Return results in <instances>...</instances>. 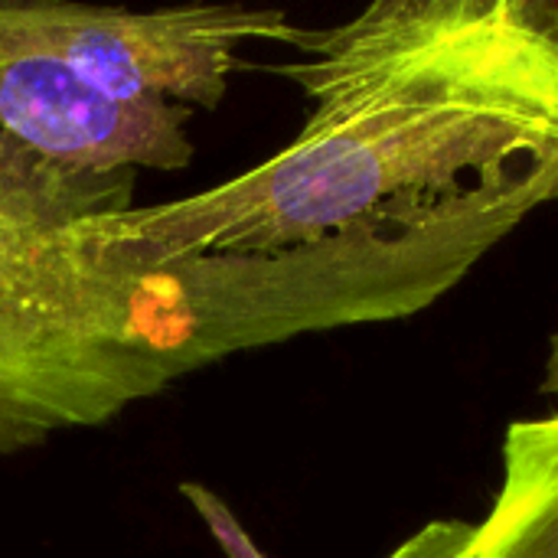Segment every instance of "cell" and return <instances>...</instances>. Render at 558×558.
<instances>
[{
  "instance_id": "4",
  "label": "cell",
  "mask_w": 558,
  "mask_h": 558,
  "mask_svg": "<svg viewBox=\"0 0 558 558\" xmlns=\"http://www.w3.org/2000/svg\"><path fill=\"white\" fill-rule=\"evenodd\" d=\"M193 108L167 98H121L65 62H0V141L75 177L183 170L193 160Z\"/></svg>"
},
{
  "instance_id": "6",
  "label": "cell",
  "mask_w": 558,
  "mask_h": 558,
  "mask_svg": "<svg viewBox=\"0 0 558 558\" xmlns=\"http://www.w3.org/2000/svg\"><path fill=\"white\" fill-rule=\"evenodd\" d=\"M196 513L206 520L209 533H213L216 543L222 546L226 558H265L255 549V543L245 536V530L239 526V520L232 517V510H229L219 497H213V494L199 497V500H196Z\"/></svg>"
},
{
  "instance_id": "1",
  "label": "cell",
  "mask_w": 558,
  "mask_h": 558,
  "mask_svg": "<svg viewBox=\"0 0 558 558\" xmlns=\"http://www.w3.org/2000/svg\"><path fill=\"white\" fill-rule=\"evenodd\" d=\"M271 72L311 114L258 167L160 206L82 219L121 262L268 255L441 219L487 186L558 170L556 0H376L294 29Z\"/></svg>"
},
{
  "instance_id": "5",
  "label": "cell",
  "mask_w": 558,
  "mask_h": 558,
  "mask_svg": "<svg viewBox=\"0 0 558 558\" xmlns=\"http://www.w3.org/2000/svg\"><path fill=\"white\" fill-rule=\"evenodd\" d=\"M504 477L484 520H438L389 558H558V415L504 435Z\"/></svg>"
},
{
  "instance_id": "7",
  "label": "cell",
  "mask_w": 558,
  "mask_h": 558,
  "mask_svg": "<svg viewBox=\"0 0 558 558\" xmlns=\"http://www.w3.org/2000/svg\"><path fill=\"white\" fill-rule=\"evenodd\" d=\"M546 396H558V333L549 343V360H546V376H543V386H539Z\"/></svg>"
},
{
  "instance_id": "2",
  "label": "cell",
  "mask_w": 558,
  "mask_h": 558,
  "mask_svg": "<svg viewBox=\"0 0 558 558\" xmlns=\"http://www.w3.org/2000/svg\"><path fill=\"white\" fill-rule=\"evenodd\" d=\"M82 222V219H78ZM0 193V458L278 343L265 255L121 262Z\"/></svg>"
},
{
  "instance_id": "3",
  "label": "cell",
  "mask_w": 558,
  "mask_h": 558,
  "mask_svg": "<svg viewBox=\"0 0 558 558\" xmlns=\"http://www.w3.org/2000/svg\"><path fill=\"white\" fill-rule=\"evenodd\" d=\"M281 10L190 3L124 10L62 0H0V62L43 56L65 62L121 98H167L216 108L239 65L242 43H291Z\"/></svg>"
}]
</instances>
